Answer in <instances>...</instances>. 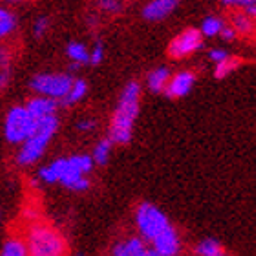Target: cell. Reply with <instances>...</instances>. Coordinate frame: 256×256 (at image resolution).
Instances as JSON below:
<instances>
[{
    "instance_id": "44dd1931",
    "label": "cell",
    "mask_w": 256,
    "mask_h": 256,
    "mask_svg": "<svg viewBox=\"0 0 256 256\" xmlns=\"http://www.w3.org/2000/svg\"><path fill=\"white\" fill-rule=\"evenodd\" d=\"M198 256H229L216 240H203L196 249Z\"/></svg>"
},
{
    "instance_id": "2e32d148",
    "label": "cell",
    "mask_w": 256,
    "mask_h": 256,
    "mask_svg": "<svg viewBox=\"0 0 256 256\" xmlns=\"http://www.w3.org/2000/svg\"><path fill=\"white\" fill-rule=\"evenodd\" d=\"M86 92H88V84H86L82 79H74V84H72V88H70V92L66 94V97H64L62 101L59 102V104H62V106H72V104H77V102L82 99V97L86 96Z\"/></svg>"
},
{
    "instance_id": "836d02e7",
    "label": "cell",
    "mask_w": 256,
    "mask_h": 256,
    "mask_svg": "<svg viewBox=\"0 0 256 256\" xmlns=\"http://www.w3.org/2000/svg\"><path fill=\"white\" fill-rule=\"evenodd\" d=\"M150 256H160V254H158V252H154V251H152V252H150Z\"/></svg>"
},
{
    "instance_id": "d4e9b609",
    "label": "cell",
    "mask_w": 256,
    "mask_h": 256,
    "mask_svg": "<svg viewBox=\"0 0 256 256\" xmlns=\"http://www.w3.org/2000/svg\"><path fill=\"white\" fill-rule=\"evenodd\" d=\"M68 160L75 170L80 172V174H84V176L88 174V172H92V168H94V160H92V156H72V158H68Z\"/></svg>"
},
{
    "instance_id": "603a6c76",
    "label": "cell",
    "mask_w": 256,
    "mask_h": 256,
    "mask_svg": "<svg viewBox=\"0 0 256 256\" xmlns=\"http://www.w3.org/2000/svg\"><path fill=\"white\" fill-rule=\"evenodd\" d=\"M224 6L232 8V10H242L244 13H247L249 16L254 18L256 15V0H222Z\"/></svg>"
},
{
    "instance_id": "cb8c5ba5",
    "label": "cell",
    "mask_w": 256,
    "mask_h": 256,
    "mask_svg": "<svg viewBox=\"0 0 256 256\" xmlns=\"http://www.w3.org/2000/svg\"><path fill=\"white\" fill-rule=\"evenodd\" d=\"M240 64H242L240 59H234V57H230L229 55L225 60L216 64V77H218V79H224V77H227L229 74H232L234 70H238Z\"/></svg>"
},
{
    "instance_id": "484cf974",
    "label": "cell",
    "mask_w": 256,
    "mask_h": 256,
    "mask_svg": "<svg viewBox=\"0 0 256 256\" xmlns=\"http://www.w3.org/2000/svg\"><path fill=\"white\" fill-rule=\"evenodd\" d=\"M99 10L108 13V15H118L123 11V2L121 0H99L97 2Z\"/></svg>"
},
{
    "instance_id": "ac0fdd59",
    "label": "cell",
    "mask_w": 256,
    "mask_h": 256,
    "mask_svg": "<svg viewBox=\"0 0 256 256\" xmlns=\"http://www.w3.org/2000/svg\"><path fill=\"white\" fill-rule=\"evenodd\" d=\"M16 30V16L6 8H0V40L13 35Z\"/></svg>"
},
{
    "instance_id": "5bb4252c",
    "label": "cell",
    "mask_w": 256,
    "mask_h": 256,
    "mask_svg": "<svg viewBox=\"0 0 256 256\" xmlns=\"http://www.w3.org/2000/svg\"><path fill=\"white\" fill-rule=\"evenodd\" d=\"M168 79H170V72H168V68H158L148 74V77H146V84H148L150 92L161 94V92H165Z\"/></svg>"
},
{
    "instance_id": "e575fe53",
    "label": "cell",
    "mask_w": 256,
    "mask_h": 256,
    "mask_svg": "<svg viewBox=\"0 0 256 256\" xmlns=\"http://www.w3.org/2000/svg\"><path fill=\"white\" fill-rule=\"evenodd\" d=\"M79 256H82V254H79Z\"/></svg>"
},
{
    "instance_id": "9c48e42d",
    "label": "cell",
    "mask_w": 256,
    "mask_h": 256,
    "mask_svg": "<svg viewBox=\"0 0 256 256\" xmlns=\"http://www.w3.org/2000/svg\"><path fill=\"white\" fill-rule=\"evenodd\" d=\"M196 82V75L192 72H180V74L172 75L168 82H166L165 94L172 99H180L185 97L192 90V86Z\"/></svg>"
},
{
    "instance_id": "f1b7e54d",
    "label": "cell",
    "mask_w": 256,
    "mask_h": 256,
    "mask_svg": "<svg viewBox=\"0 0 256 256\" xmlns=\"http://www.w3.org/2000/svg\"><path fill=\"white\" fill-rule=\"evenodd\" d=\"M11 59H13V55H11L10 48L8 46H0V72L2 70H10Z\"/></svg>"
},
{
    "instance_id": "7402d4cb",
    "label": "cell",
    "mask_w": 256,
    "mask_h": 256,
    "mask_svg": "<svg viewBox=\"0 0 256 256\" xmlns=\"http://www.w3.org/2000/svg\"><path fill=\"white\" fill-rule=\"evenodd\" d=\"M112 141L110 139H104V141H101V143L97 144L96 150H94V163H97V165H106L108 163V158H110V152H112Z\"/></svg>"
},
{
    "instance_id": "d590c367",
    "label": "cell",
    "mask_w": 256,
    "mask_h": 256,
    "mask_svg": "<svg viewBox=\"0 0 256 256\" xmlns=\"http://www.w3.org/2000/svg\"><path fill=\"white\" fill-rule=\"evenodd\" d=\"M0 88H2V86H0Z\"/></svg>"
},
{
    "instance_id": "d6986e66",
    "label": "cell",
    "mask_w": 256,
    "mask_h": 256,
    "mask_svg": "<svg viewBox=\"0 0 256 256\" xmlns=\"http://www.w3.org/2000/svg\"><path fill=\"white\" fill-rule=\"evenodd\" d=\"M68 57L74 60L75 64H90V52L84 44L80 42H72L68 46Z\"/></svg>"
},
{
    "instance_id": "ba28073f",
    "label": "cell",
    "mask_w": 256,
    "mask_h": 256,
    "mask_svg": "<svg viewBox=\"0 0 256 256\" xmlns=\"http://www.w3.org/2000/svg\"><path fill=\"white\" fill-rule=\"evenodd\" d=\"M152 244H154L152 251L158 252L160 256H176L180 252V238H178V232L172 225L161 230L152 240Z\"/></svg>"
},
{
    "instance_id": "8992f818",
    "label": "cell",
    "mask_w": 256,
    "mask_h": 256,
    "mask_svg": "<svg viewBox=\"0 0 256 256\" xmlns=\"http://www.w3.org/2000/svg\"><path fill=\"white\" fill-rule=\"evenodd\" d=\"M136 224L144 240L152 242L161 230L168 227V218L152 203H141L136 210Z\"/></svg>"
},
{
    "instance_id": "277c9868",
    "label": "cell",
    "mask_w": 256,
    "mask_h": 256,
    "mask_svg": "<svg viewBox=\"0 0 256 256\" xmlns=\"http://www.w3.org/2000/svg\"><path fill=\"white\" fill-rule=\"evenodd\" d=\"M37 119L28 112L26 106H15L11 108L8 118H6V139L10 143H24L35 130Z\"/></svg>"
},
{
    "instance_id": "7c38bea8",
    "label": "cell",
    "mask_w": 256,
    "mask_h": 256,
    "mask_svg": "<svg viewBox=\"0 0 256 256\" xmlns=\"http://www.w3.org/2000/svg\"><path fill=\"white\" fill-rule=\"evenodd\" d=\"M150 249L141 238H128L114 247V256H150Z\"/></svg>"
},
{
    "instance_id": "9a60e30c",
    "label": "cell",
    "mask_w": 256,
    "mask_h": 256,
    "mask_svg": "<svg viewBox=\"0 0 256 256\" xmlns=\"http://www.w3.org/2000/svg\"><path fill=\"white\" fill-rule=\"evenodd\" d=\"M66 163H68L66 160H57L50 166H44L40 170V180L46 183H59L64 170H66Z\"/></svg>"
},
{
    "instance_id": "7a4b0ae2",
    "label": "cell",
    "mask_w": 256,
    "mask_h": 256,
    "mask_svg": "<svg viewBox=\"0 0 256 256\" xmlns=\"http://www.w3.org/2000/svg\"><path fill=\"white\" fill-rule=\"evenodd\" d=\"M24 242H26L28 256H66L68 252L64 236L54 225L38 220L28 225Z\"/></svg>"
},
{
    "instance_id": "1f68e13d",
    "label": "cell",
    "mask_w": 256,
    "mask_h": 256,
    "mask_svg": "<svg viewBox=\"0 0 256 256\" xmlns=\"http://www.w3.org/2000/svg\"><path fill=\"white\" fill-rule=\"evenodd\" d=\"M96 126H97V123L92 121V119H86V121L79 123V130H82V132H90V130H94Z\"/></svg>"
},
{
    "instance_id": "f546056e",
    "label": "cell",
    "mask_w": 256,
    "mask_h": 256,
    "mask_svg": "<svg viewBox=\"0 0 256 256\" xmlns=\"http://www.w3.org/2000/svg\"><path fill=\"white\" fill-rule=\"evenodd\" d=\"M208 57H210V60H212V62H222V60H225L227 59V57H229V54H227V52H224V50H212V52H210V54H208Z\"/></svg>"
},
{
    "instance_id": "8fae6325",
    "label": "cell",
    "mask_w": 256,
    "mask_h": 256,
    "mask_svg": "<svg viewBox=\"0 0 256 256\" xmlns=\"http://www.w3.org/2000/svg\"><path fill=\"white\" fill-rule=\"evenodd\" d=\"M26 108L35 119H42V118H48V116H55L57 108H59V101L40 96L37 99H30Z\"/></svg>"
},
{
    "instance_id": "30bf717a",
    "label": "cell",
    "mask_w": 256,
    "mask_h": 256,
    "mask_svg": "<svg viewBox=\"0 0 256 256\" xmlns=\"http://www.w3.org/2000/svg\"><path fill=\"white\" fill-rule=\"evenodd\" d=\"M178 6H180V0H150L143 10L144 20H150V22L163 20V18H166L168 15L174 13V10H176Z\"/></svg>"
},
{
    "instance_id": "4316f807",
    "label": "cell",
    "mask_w": 256,
    "mask_h": 256,
    "mask_svg": "<svg viewBox=\"0 0 256 256\" xmlns=\"http://www.w3.org/2000/svg\"><path fill=\"white\" fill-rule=\"evenodd\" d=\"M50 30V18L48 16H40V18H37V22H35V26H33V32H35V37L42 38L46 33H48Z\"/></svg>"
},
{
    "instance_id": "e0dca14e",
    "label": "cell",
    "mask_w": 256,
    "mask_h": 256,
    "mask_svg": "<svg viewBox=\"0 0 256 256\" xmlns=\"http://www.w3.org/2000/svg\"><path fill=\"white\" fill-rule=\"evenodd\" d=\"M0 256H28V249H26V242L20 236H13L10 240H6Z\"/></svg>"
},
{
    "instance_id": "d6a6232c",
    "label": "cell",
    "mask_w": 256,
    "mask_h": 256,
    "mask_svg": "<svg viewBox=\"0 0 256 256\" xmlns=\"http://www.w3.org/2000/svg\"><path fill=\"white\" fill-rule=\"evenodd\" d=\"M4 2H8V4H13V6H18V4H24V2H28V0H4Z\"/></svg>"
},
{
    "instance_id": "4fadbf2b",
    "label": "cell",
    "mask_w": 256,
    "mask_h": 256,
    "mask_svg": "<svg viewBox=\"0 0 256 256\" xmlns=\"http://www.w3.org/2000/svg\"><path fill=\"white\" fill-rule=\"evenodd\" d=\"M230 28L234 30L238 35H244V37H249L254 33V18L249 16L244 11H234L230 15Z\"/></svg>"
},
{
    "instance_id": "4dcf8cb0",
    "label": "cell",
    "mask_w": 256,
    "mask_h": 256,
    "mask_svg": "<svg viewBox=\"0 0 256 256\" xmlns=\"http://www.w3.org/2000/svg\"><path fill=\"white\" fill-rule=\"evenodd\" d=\"M220 35H222V37H224V40H227V42H232V40L238 37V33H236L230 26H224V30L220 32Z\"/></svg>"
},
{
    "instance_id": "5b68a950",
    "label": "cell",
    "mask_w": 256,
    "mask_h": 256,
    "mask_svg": "<svg viewBox=\"0 0 256 256\" xmlns=\"http://www.w3.org/2000/svg\"><path fill=\"white\" fill-rule=\"evenodd\" d=\"M74 84V77L68 74H38L32 79L33 92L40 94L42 97L62 101L66 94Z\"/></svg>"
},
{
    "instance_id": "52a82bcc",
    "label": "cell",
    "mask_w": 256,
    "mask_h": 256,
    "mask_svg": "<svg viewBox=\"0 0 256 256\" xmlns=\"http://www.w3.org/2000/svg\"><path fill=\"white\" fill-rule=\"evenodd\" d=\"M203 46V35L200 30L188 28L183 33H180L168 46V55L172 59H185L188 55L196 54Z\"/></svg>"
},
{
    "instance_id": "6da1fadb",
    "label": "cell",
    "mask_w": 256,
    "mask_h": 256,
    "mask_svg": "<svg viewBox=\"0 0 256 256\" xmlns=\"http://www.w3.org/2000/svg\"><path fill=\"white\" fill-rule=\"evenodd\" d=\"M139 99H141V84L138 80L128 82L119 97V104L116 108L110 126V141L116 144H128L132 139L134 121L139 114Z\"/></svg>"
},
{
    "instance_id": "3957f363",
    "label": "cell",
    "mask_w": 256,
    "mask_h": 256,
    "mask_svg": "<svg viewBox=\"0 0 256 256\" xmlns=\"http://www.w3.org/2000/svg\"><path fill=\"white\" fill-rule=\"evenodd\" d=\"M59 128V119L57 116H48V118L37 119V124H35V130L30 138L22 143V148L16 156V161L18 165L22 166H30L33 163H37L42 154L48 148L50 141L55 136Z\"/></svg>"
},
{
    "instance_id": "83f0119b",
    "label": "cell",
    "mask_w": 256,
    "mask_h": 256,
    "mask_svg": "<svg viewBox=\"0 0 256 256\" xmlns=\"http://www.w3.org/2000/svg\"><path fill=\"white\" fill-rule=\"evenodd\" d=\"M102 59H104V48H102L101 42H97L96 46H94V50H92V54H90V64L97 66V64L102 62Z\"/></svg>"
},
{
    "instance_id": "ffe728a7",
    "label": "cell",
    "mask_w": 256,
    "mask_h": 256,
    "mask_svg": "<svg viewBox=\"0 0 256 256\" xmlns=\"http://www.w3.org/2000/svg\"><path fill=\"white\" fill-rule=\"evenodd\" d=\"M225 22L220 18V16H207L205 20H203L202 24V35L203 37H216V35H220V32L224 30Z\"/></svg>"
}]
</instances>
